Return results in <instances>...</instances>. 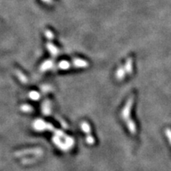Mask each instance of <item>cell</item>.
<instances>
[{
  "mask_svg": "<svg viewBox=\"0 0 171 171\" xmlns=\"http://www.w3.org/2000/svg\"><path fill=\"white\" fill-rule=\"evenodd\" d=\"M88 62L86 61L83 59H73L70 60H62L59 62L58 63L55 64L52 63L51 70H67L71 67H75V68H82V67H88Z\"/></svg>",
  "mask_w": 171,
  "mask_h": 171,
  "instance_id": "1",
  "label": "cell"
},
{
  "mask_svg": "<svg viewBox=\"0 0 171 171\" xmlns=\"http://www.w3.org/2000/svg\"><path fill=\"white\" fill-rule=\"evenodd\" d=\"M45 35L46 37L48 39V41L47 43V48L48 50V52H50L51 55L52 56V58H55L58 54H59V49L52 42V40H53V34L52 33V31L50 30H47L45 32Z\"/></svg>",
  "mask_w": 171,
  "mask_h": 171,
  "instance_id": "2",
  "label": "cell"
},
{
  "mask_svg": "<svg viewBox=\"0 0 171 171\" xmlns=\"http://www.w3.org/2000/svg\"><path fill=\"white\" fill-rule=\"evenodd\" d=\"M43 154V150L41 148H30V149H25L22 151H18L14 153L15 157H21V156L30 155H42Z\"/></svg>",
  "mask_w": 171,
  "mask_h": 171,
  "instance_id": "3",
  "label": "cell"
},
{
  "mask_svg": "<svg viewBox=\"0 0 171 171\" xmlns=\"http://www.w3.org/2000/svg\"><path fill=\"white\" fill-rule=\"evenodd\" d=\"M81 128L83 130V132H86L87 134V142L89 144H93L94 143V140L92 137V136L91 135V127L89 125V124L87 122L83 121L81 123Z\"/></svg>",
  "mask_w": 171,
  "mask_h": 171,
  "instance_id": "4",
  "label": "cell"
},
{
  "mask_svg": "<svg viewBox=\"0 0 171 171\" xmlns=\"http://www.w3.org/2000/svg\"><path fill=\"white\" fill-rule=\"evenodd\" d=\"M42 112L45 115H49L51 112V103L48 100H46L42 105Z\"/></svg>",
  "mask_w": 171,
  "mask_h": 171,
  "instance_id": "5",
  "label": "cell"
},
{
  "mask_svg": "<svg viewBox=\"0 0 171 171\" xmlns=\"http://www.w3.org/2000/svg\"><path fill=\"white\" fill-rule=\"evenodd\" d=\"M15 74L16 75H17V77L18 78V79H19L23 84H26V83H28V79L26 78V76H25V75H24L23 73L20 71V70H16Z\"/></svg>",
  "mask_w": 171,
  "mask_h": 171,
  "instance_id": "6",
  "label": "cell"
},
{
  "mask_svg": "<svg viewBox=\"0 0 171 171\" xmlns=\"http://www.w3.org/2000/svg\"><path fill=\"white\" fill-rule=\"evenodd\" d=\"M29 98L34 101H37L41 98V95L37 91H31L29 93Z\"/></svg>",
  "mask_w": 171,
  "mask_h": 171,
  "instance_id": "7",
  "label": "cell"
},
{
  "mask_svg": "<svg viewBox=\"0 0 171 171\" xmlns=\"http://www.w3.org/2000/svg\"><path fill=\"white\" fill-rule=\"evenodd\" d=\"M126 71L128 73H132V58H128L126 61Z\"/></svg>",
  "mask_w": 171,
  "mask_h": 171,
  "instance_id": "8",
  "label": "cell"
},
{
  "mask_svg": "<svg viewBox=\"0 0 171 171\" xmlns=\"http://www.w3.org/2000/svg\"><path fill=\"white\" fill-rule=\"evenodd\" d=\"M21 110L24 112H31L34 111V108L30 105H22L21 106Z\"/></svg>",
  "mask_w": 171,
  "mask_h": 171,
  "instance_id": "9",
  "label": "cell"
},
{
  "mask_svg": "<svg viewBox=\"0 0 171 171\" xmlns=\"http://www.w3.org/2000/svg\"><path fill=\"white\" fill-rule=\"evenodd\" d=\"M40 156L37 155L35 158H33V159H25L22 161V162L23 164H30L33 163V162H35L37 161V159H39Z\"/></svg>",
  "mask_w": 171,
  "mask_h": 171,
  "instance_id": "10",
  "label": "cell"
},
{
  "mask_svg": "<svg viewBox=\"0 0 171 171\" xmlns=\"http://www.w3.org/2000/svg\"><path fill=\"white\" fill-rule=\"evenodd\" d=\"M124 69H120L119 68L118 69L117 72H116V77H117L118 79H123V77L124 75Z\"/></svg>",
  "mask_w": 171,
  "mask_h": 171,
  "instance_id": "11",
  "label": "cell"
},
{
  "mask_svg": "<svg viewBox=\"0 0 171 171\" xmlns=\"http://www.w3.org/2000/svg\"><path fill=\"white\" fill-rule=\"evenodd\" d=\"M58 120H59V122L61 124V125L63 126V128H67V123L64 121V120H63L61 118H59V117H56Z\"/></svg>",
  "mask_w": 171,
  "mask_h": 171,
  "instance_id": "12",
  "label": "cell"
},
{
  "mask_svg": "<svg viewBox=\"0 0 171 171\" xmlns=\"http://www.w3.org/2000/svg\"><path fill=\"white\" fill-rule=\"evenodd\" d=\"M41 1L46 4H52L53 0H41Z\"/></svg>",
  "mask_w": 171,
  "mask_h": 171,
  "instance_id": "13",
  "label": "cell"
}]
</instances>
